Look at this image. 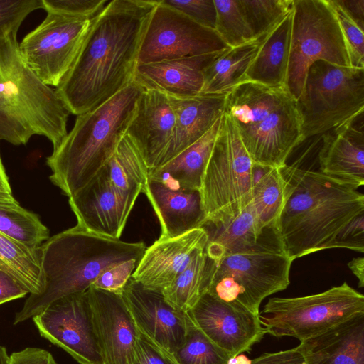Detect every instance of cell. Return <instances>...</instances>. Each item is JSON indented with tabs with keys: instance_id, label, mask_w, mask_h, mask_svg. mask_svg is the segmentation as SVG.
Returning <instances> with one entry per match:
<instances>
[{
	"instance_id": "cell-20",
	"label": "cell",
	"mask_w": 364,
	"mask_h": 364,
	"mask_svg": "<svg viewBox=\"0 0 364 364\" xmlns=\"http://www.w3.org/2000/svg\"><path fill=\"white\" fill-rule=\"evenodd\" d=\"M174 124L175 114L168 96L156 90H144L125 135L140 153L149 171L159 166Z\"/></svg>"
},
{
	"instance_id": "cell-31",
	"label": "cell",
	"mask_w": 364,
	"mask_h": 364,
	"mask_svg": "<svg viewBox=\"0 0 364 364\" xmlns=\"http://www.w3.org/2000/svg\"><path fill=\"white\" fill-rule=\"evenodd\" d=\"M102 169L112 185L120 191L138 196L143 193L149 169L127 135Z\"/></svg>"
},
{
	"instance_id": "cell-8",
	"label": "cell",
	"mask_w": 364,
	"mask_h": 364,
	"mask_svg": "<svg viewBox=\"0 0 364 364\" xmlns=\"http://www.w3.org/2000/svg\"><path fill=\"white\" fill-rule=\"evenodd\" d=\"M252 166L233 123L224 113L200 189L203 223L226 224L249 205L253 193Z\"/></svg>"
},
{
	"instance_id": "cell-2",
	"label": "cell",
	"mask_w": 364,
	"mask_h": 364,
	"mask_svg": "<svg viewBox=\"0 0 364 364\" xmlns=\"http://www.w3.org/2000/svg\"><path fill=\"white\" fill-rule=\"evenodd\" d=\"M280 170L286 199L278 227L292 261L330 249L337 235L364 213V196L357 189L320 171L287 164Z\"/></svg>"
},
{
	"instance_id": "cell-41",
	"label": "cell",
	"mask_w": 364,
	"mask_h": 364,
	"mask_svg": "<svg viewBox=\"0 0 364 364\" xmlns=\"http://www.w3.org/2000/svg\"><path fill=\"white\" fill-rule=\"evenodd\" d=\"M163 1L200 25L215 30L216 9L213 0H163Z\"/></svg>"
},
{
	"instance_id": "cell-33",
	"label": "cell",
	"mask_w": 364,
	"mask_h": 364,
	"mask_svg": "<svg viewBox=\"0 0 364 364\" xmlns=\"http://www.w3.org/2000/svg\"><path fill=\"white\" fill-rule=\"evenodd\" d=\"M0 233L33 250L50 237L48 228L38 215L19 204L0 205Z\"/></svg>"
},
{
	"instance_id": "cell-7",
	"label": "cell",
	"mask_w": 364,
	"mask_h": 364,
	"mask_svg": "<svg viewBox=\"0 0 364 364\" xmlns=\"http://www.w3.org/2000/svg\"><path fill=\"white\" fill-rule=\"evenodd\" d=\"M213 262L207 293L257 315L266 297L290 283L293 261L285 250L278 225L264 228L253 245Z\"/></svg>"
},
{
	"instance_id": "cell-45",
	"label": "cell",
	"mask_w": 364,
	"mask_h": 364,
	"mask_svg": "<svg viewBox=\"0 0 364 364\" xmlns=\"http://www.w3.org/2000/svg\"><path fill=\"white\" fill-rule=\"evenodd\" d=\"M9 364H58L52 354L38 348L28 347L14 352L9 358Z\"/></svg>"
},
{
	"instance_id": "cell-25",
	"label": "cell",
	"mask_w": 364,
	"mask_h": 364,
	"mask_svg": "<svg viewBox=\"0 0 364 364\" xmlns=\"http://www.w3.org/2000/svg\"><path fill=\"white\" fill-rule=\"evenodd\" d=\"M306 364H364V313L300 342Z\"/></svg>"
},
{
	"instance_id": "cell-16",
	"label": "cell",
	"mask_w": 364,
	"mask_h": 364,
	"mask_svg": "<svg viewBox=\"0 0 364 364\" xmlns=\"http://www.w3.org/2000/svg\"><path fill=\"white\" fill-rule=\"evenodd\" d=\"M121 294L139 332L172 355L183 346L191 319L171 306L161 291L131 277Z\"/></svg>"
},
{
	"instance_id": "cell-43",
	"label": "cell",
	"mask_w": 364,
	"mask_h": 364,
	"mask_svg": "<svg viewBox=\"0 0 364 364\" xmlns=\"http://www.w3.org/2000/svg\"><path fill=\"white\" fill-rule=\"evenodd\" d=\"M132 364H178L173 355L139 332Z\"/></svg>"
},
{
	"instance_id": "cell-9",
	"label": "cell",
	"mask_w": 364,
	"mask_h": 364,
	"mask_svg": "<svg viewBox=\"0 0 364 364\" xmlns=\"http://www.w3.org/2000/svg\"><path fill=\"white\" fill-rule=\"evenodd\" d=\"M304 140L325 134L364 110V68L312 63L296 100Z\"/></svg>"
},
{
	"instance_id": "cell-32",
	"label": "cell",
	"mask_w": 364,
	"mask_h": 364,
	"mask_svg": "<svg viewBox=\"0 0 364 364\" xmlns=\"http://www.w3.org/2000/svg\"><path fill=\"white\" fill-rule=\"evenodd\" d=\"M0 267L14 277L29 294H39L43 291L38 250H30L1 233Z\"/></svg>"
},
{
	"instance_id": "cell-24",
	"label": "cell",
	"mask_w": 364,
	"mask_h": 364,
	"mask_svg": "<svg viewBox=\"0 0 364 364\" xmlns=\"http://www.w3.org/2000/svg\"><path fill=\"white\" fill-rule=\"evenodd\" d=\"M143 193L158 217L159 237L180 236L200 228L205 220L200 191L172 187L148 176Z\"/></svg>"
},
{
	"instance_id": "cell-23",
	"label": "cell",
	"mask_w": 364,
	"mask_h": 364,
	"mask_svg": "<svg viewBox=\"0 0 364 364\" xmlns=\"http://www.w3.org/2000/svg\"><path fill=\"white\" fill-rule=\"evenodd\" d=\"M175 124L171 141L159 167L168 163L203 136L223 116L226 94L169 96Z\"/></svg>"
},
{
	"instance_id": "cell-34",
	"label": "cell",
	"mask_w": 364,
	"mask_h": 364,
	"mask_svg": "<svg viewBox=\"0 0 364 364\" xmlns=\"http://www.w3.org/2000/svg\"><path fill=\"white\" fill-rule=\"evenodd\" d=\"M285 199V181L280 168L268 167L254 183L252 193V203L264 227L278 225Z\"/></svg>"
},
{
	"instance_id": "cell-13",
	"label": "cell",
	"mask_w": 364,
	"mask_h": 364,
	"mask_svg": "<svg viewBox=\"0 0 364 364\" xmlns=\"http://www.w3.org/2000/svg\"><path fill=\"white\" fill-rule=\"evenodd\" d=\"M228 48L215 30L159 0L147 22L137 64L203 55Z\"/></svg>"
},
{
	"instance_id": "cell-48",
	"label": "cell",
	"mask_w": 364,
	"mask_h": 364,
	"mask_svg": "<svg viewBox=\"0 0 364 364\" xmlns=\"http://www.w3.org/2000/svg\"><path fill=\"white\" fill-rule=\"evenodd\" d=\"M345 13L363 31L364 0H335Z\"/></svg>"
},
{
	"instance_id": "cell-21",
	"label": "cell",
	"mask_w": 364,
	"mask_h": 364,
	"mask_svg": "<svg viewBox=\"0 0 364 364\" xmlns=\"http://www.w3.org/2000/svg\"><path fill=\"white\" fill-rule=\"evenodd\" d=\"M363 112L326 132L319 171L357 189L364 185Z\"/></svg>"
},
{
	"instance_id": "cell-29",
	"label": "cell",
	"mask_w": 364,
	"mask_h": 364,
	"mask_svg": "<svg viewBox=\"0 0 364 364\" xmlns=\"http://www.w3.org/2000/svg\"><path fill=\"white\" fill-rule=\"evenodd\" d=\"M264 37L227 48L203 71L200 94H228L246 81L245 74L255 58Z\"/></svg>"
},
{
	"instance_id": "cell-28",
	"label": "cell",
	"mask_w": 364,
	"mask_h": 364,
	"mask_svg": "<svg viewBox=\"0 0 364 364\" xmlns=\"http://www.w3.org/2000/svg\"><path fill=\"white\" fill-rule=\"evenodd\" d=\"M200 228L208 236L205 251L210 259L217 261L231 252L253 245L266 227L260 221L252 199L230 222L226 224L203 223Z\"/></svg>"
},
{
	"instance_id": "cell-44",
	"label": "cell",
	"mask_w": 364,
	"mask_h": 364,
	"mask_svg": "<svg viewBox=\"0 0 364 364\" xmlns=\"http://www.w3.org/2000/svg\"><path fill=\"white\" fill-rule=\"evenodd\" d=\"M364 252V213L355 217L335 237L330 246Z\"/></svg>"
},
{
	"instance_id": "cell-42",
	"label": "cell",
	"mask_w": 364,
	"mask_h": 364,
	"mask_svg": "<svg viewBox=\"0 0 364 364\" xmlns=\"http://www.w3.org/2000/svg\"><path fill=\"white\" fill-rule=\"evenodd\" d=\"M139 260H129L109 268L102 273L90 287L109 291L121 293L136 269Z\"/></svg>"
},
{
	"instance_id": "cell-50",
	"label": "cell",
	"mask_w": 364,
	"mask_h": 364,
	"mask_svg": "<svg viewBox=\"0 0 364 364\" xmlns=\"http://www.w3.org/2000/svg\"><path fill=\"white\" fill-rule=\"evenodd\" d=\"M0 189L12 193L11 185H10L9 181V177L6 174L5 168L2 163L1 155H0Z\"/></svg>"
},
{
	"instance_id": "cell-35",
	"label": "cell",
	"mask_w": 364,
	"mask_h": 364,
	"mask_svg": "<svg viewBox=\"0 0 364 364\" xmlns=\"http://www.w3.org/2000/svg\"><path fill=\"white\" fill-rule=\"evenodd\" d=\"M237 1L255 40L265 37L293 9V0Z\"/></svg>"
},
{
	"instance_id": "cell-14",
	"label": "cell",
	"mask_w": 364,
	"mask_h": 364,
	"mask_svg": "<svg viewBox=\"0 0 364 364\" xmlns=\"http://www.w3.org/2000/svg\"><path fill=\"white\" fill-rule=\"evenodd\" d=\"M32 318L42 337L80 364H105L87 291L55 300Z\"/></svg>"
},
{
	"instance_id": "cell-46",
	"label": "cell",
	"mask_w": 364,
	"mask_h": 364,
	"mask_svg": "<svg viewBox=\"0 0 364 364\" xmlns=\"http://www.w3.org/2000/svg\"><path fill=\"white\" fill-rule=\"evenodd\" d=\"M250 364H306L297 347L275 353H265L251 360Z\"/></svg>"
},
{
	"instance_id": "cell-15",
	"label": "cell",
	"mask_w": 364,
	"mask_h": 364,
	"mask_svg": "<svg viewBox=\"0 0 364 364\" xmlns=\"http://www.w3.org/2000/svg\"><path fill=\"white\" fill-rule=\"evenodd\" d=\"M187 314L193 323L230 358L250 351L267 333L259 314L221 301L207 292Z\"/></svg>"
},
{
	"instance_id": "cell-4",
	"label": "cell",
	"mask_w": 364,
	"mask_h": 364,
	"mask_svg": "<svg viewBox=\"0 0 364 364\" xmlns=\"http://www.w3.org/2000/svg\"><path fill=\"white\" fill-rule=\"evenodd\" d=\"M144 90L133 81L106 102L77 115L71 130L47 157L50 180L68 198L89 183L112 156Z\"/></svg>"
},
{
	"instance_id": "cell-10",
	"label": "cell",
	"mask_w": 364,
	"mask_h": 364,
	"mask_svg": "<svg viewBox=\"0 0 364 364\" xmlns=\"http://www.w3.org/2000/svg\"><path fill=\"white\" fill-rule=\"evenodd\" d=\"M360 313H364V296L343 282L313 295L271 298L259 318L267 333L301 342Z\"/></svg>"
},
{
	"instance_id": "cell-38",
	"label": "cell",
	"mask_w": 364,
	"mask_h": 364,
	"mask_svg": "<svg viewBox=\"0 0 364 364\" xmlns=\"http://www.w3.org/2000/svg\"><path fill=\"white\" fill-rule=\"evenodd\" d=\"M39 9L42 0H0V41L17 33L25 18Z\"/></svg>"
},
{
	"instance_id": "cell-40",
	"label": "cell",
	"mask_w": 364,
	"mask_h": 364,
	"mask_svg": "<svg viewBox=\"0 0 364 364\" xmlns=\"http://www.w3.org/2000/svg\"><path fill=\"white\" fill-rule=\"evenodd\" d=\"M107 3L106 0H42L46 11L84 18H93Z\"/></svg>"
},
{
	"instance_id": "cell-5",
	"label": "cell",
	"mask_w": 364,
	"mask_h": 364,
	"mask_svg": "<svg viewBox=\"0 0 364 364\" xmlns=\"http://www.w3.org/2000/svg\"><path fill=\"white\" fill-rule=\"evenodd\" d=\"M18 46L17 33L0 41V141L25 145L40 135L55 149L68 134L70 113L24 63Z\"/></svg>"
},
{
	"instance_id": "cell-47",
	"label": "cell",
	"mask_w": 364,
	"mask_h": 364,
	"mask_svg": "<svg viewBox=\"0 0 364 364\" xmlns=\"http://www.w3.org/2000/svg\"><path fill=\"white\" fill-rule=\"evenodd\" d=\"M28 293L14 277L0 267V305L24 297Z\"/></svg>"
},
{
	"instance_id": "cell-37",
	"label": "cell",
	"mask_w": 364,
	"mask_h": 364,
	"mask_svg": "<svg viewBox=\"0 0 364 364\" xmlns=\"http://www.w3.org/2000/svg\"><path fill=\"white\" fill-rule=\"evenodd\" d=\"M216 9L215 31L230 48L255 39L250 31L237 0H213Z\"/></svg>"
},
{
	"instance_id": "cell-49",
	"label": "cell",
	"mask_w": 364,
	"mask_h": 364,
	"mask_svg": "<svg viewBox=\"0 0 364 364\" xmlns=\"http://www.w3.org/2000/svg\"><path fill=\"white\" fill-rule=\"evenodd\" d=\"M349 269L358 279V287H364V258L358 257L353 258L348 263Z\"/></svg>"
},
{
	"instance_id": "cell-36",
	"label": "cell",
	"mask_w": 364,
	"mask_h": 364,
	"mask_svg": "<svg viewBox=\"0 0 364 364\" xmlns=\"http://www.w3.org/2000/svg\"><path fill=\"white\" fill-rule=\"evenodd\" d=\"M173 357L178 364H228L231 358L191 321L184 343Z\"/></svg>"
},
{
	"instance_id": "cell-26",
	"label": "cell",
	"mask_w": 364,
	"mask_h": 364,
	"mask_svg": "<svg viewBox=\"0 0 364 364\" xmlns=\"http://www.w3.org/2000/svg\"><path fill=\"white\" fill-rule=\"evenodd\" d=\"M292 21L293 9L264 37L246 72V81L273 88L287 89Z\"/></svg>"
},
{
	"instance_id": "cell-12",
	"label": "cell",
	"mask_w": 364,
	"mask_h": 364,
	"mask_svg": "<svg viewBox=\"0 0 364 364\" xmlns=\"http://www.w3.org/2000/svg\"><path fill=\"white\" fill-rule=\"evenodd\" d=\"M44 20L19 43L20 55L46 85L58 87L77 57L92 18L46 11Z\"/></svg>"
},
{
	"instance_id": "cell-18",
	"label": "cell",
	"mask_w": 364,
	"mask_h": 364,
	"mask_svg": "<svg viewBox=\"0 0 364 364\" xmlns=\"http://www.w3.org/2000/svg\"><path fill=\"white\" fill-rule=\"evenodd\" d=\"M105 364H132L139 331L121 293L87 290Z\"/></svg>"
},
{
	"instance_id": "cell-22",
	"label": "cell",
	"mask_w": 364,
	"mask_h": 364,
	"mask_svg": "<svg viewBox=\"0 0 364 364\" xmlns=\"http://www.w3.org/2000/svg\"><path fill=\"white\" fill-rule=\"evenodd\" d=\"M225 50L137 64L133 81L144 90H156L169 96L192 97L200 95L203 85L204 70Z\"/></svg>"
},
{
	"instance_id": "cell-19",
	"label": "cell",
	"mask_w": 364,
	"mask_h": 364,
	"mask_svg": "<svg viewBox=\"0 0 364 364\" xmlns=\"http://www.w3.org/2000/svg\"><path fill=\"white\" fill-rule=\"evenodd\" d=\"M207 241L201 228L175 237H159L146 248L132 278L149 289L162 291L205 249Z\"/></svg>"
},
{
	"instance_id": "cell-27",
	"label": "cell",
	"mask_w": 364,
	"mask_h": 364,
	"mask_svg": "<svg viewBox=\"0 0 364 364\" xmlns=\"http://www.w3.org/2000/svg\"><path fill=\"white\" fill-rule=\"evenodd\" d=\"M221 117L203 136L172 160L149 171V176L172 187L200 191L205 168L218 135Z\"/></svg>"
},
{
	"instance_id": "cell-3",
	"label": "cell",
	"mask_w": 364,
	"mask_h": 364,
	"mask_svg": "<svg viewBox=\"0 0 364 364\" xmlns=\"http://www.w3.org/2000/svg\"><path fill=\"white\" fill-rule=\"evenodd\" d=\"M146 248L141 242L102 237L77 225L50 237L38 249L43 291L30 294L14 324L33 318L60 298L86 291L109 268L140 259Z\"/></svg>"
},
{
	"instance_id": "cell-17",
	"label": "cell",
	"mask_w": 364,
	"mask_h": 364,
	"mask_svg": "<svg viewBox=\"0 0 364 364\" xmlns=\"http://www.w3.org/2000/svg\"><path fill=\"white\" fill-rule=\"evenodd\" d=\"M138 196L114 188L102 169L70 196L68 203L77 227L97 235L119 239Z\"/></svg>"
},
{
	"instance_id": "cell-30",
	"label": "cell",
	"mask_w": 364,
	"mask_h": 364,
	"mask_svg": "<svg viewBox=\"0 0 364 364\" xmlns=\"http://www.w3.org/2000/svg\"><path fill=\"white\" fill-rule=\"evenodd\" d=\"M213 262L205 249L196 255L188 266L161 292L173 307L187 313L208 291Z\"/></svg>"
},
{
	"instance_id": "cell-52",
	"label": "cell",
	"mask_w": 364,
	"mask_h": 364,
	"mask_svg": "<svg viewBox=\"0 0 364 364\" xmlns=\"http://www.w3.org/2000/svg\"><path fill=\"white\" fill-rule=\"evenodd\" d=\"M9 358L6 349L0 345V364H9Z\"/></svg>"
},
{
	"instance_id": "cell-1",
	"label": "cell",
	"mask_w": 364,
	"mask_h": 364,
	"mask_svg": "<svg viewBox=\"0 0 364 364\" xmlns=\"http://www.w3.org/2000/svg\"><path fill=\"white\" fill-rule=\"evenodd\" d=\"M159 0H113L91 21L80 53L55 88L70 114L80 115L131 84L141 39Z\"/></svg>"
},
{
	"instance_id": "cell-39",
	"label": "cell",
	"mask_w": 364,
	"mask_h": 364,
	"mask_svg": "<svg viewBox=\"0 0 364 364\" xmlns=\"http://www.w3.org/2000/svg\"><path fill=\"white\" fill-rule=\"evenodd\" d=\"M341 28L350 65L354 68H364V32L345 13L335 0H330Z\"/></svg>"
},
{
	"instance_id": "cell-51",
	"label": "cell",
	"mask_w": 364,
	"mask_h": 364,
	"mask_svg": "<svg viewBox=\"0 0 364 364\" xmlns=\"http://www.w3.org/2000/svg\"><path fill=\"white\" fill-rule=\"evenodd\" d=\"M19 204L14 198L12 193L0 189V205H15Z\"/></svg>"
},
{
	"instance_id": "cell-6",
	"label": "cell",
	"mask_w": 364,
	"mask_h": 364,
	"mask_svg": "<svg viewBox=\"0 0 364 364\" xmlns=\"http://www.w3.org/2000/svg\"><path fill=\"white\" fill-rule=\"evenodd\" d=\"M224 113L256 164L280 168L304 141L296 100L285 88L245 81L226 94Z\"/></svg>"
},
{
	"instance_id": "cell-11",
	"label": "cell",
	"mask_w": 364,
	"mask_h": 364,
	"mask_svg": "<svg viewBox=\"0 0 364 364\" xmlns=\"http://www.w3.org/2000/svg\"><path fill=\"white\" fill-rule=\"evenodd\" d=\"M323 60L351 67L346 43L330 0H293L287 91L297 100L310 65Z\"/></svg>"
}]
</instances>
